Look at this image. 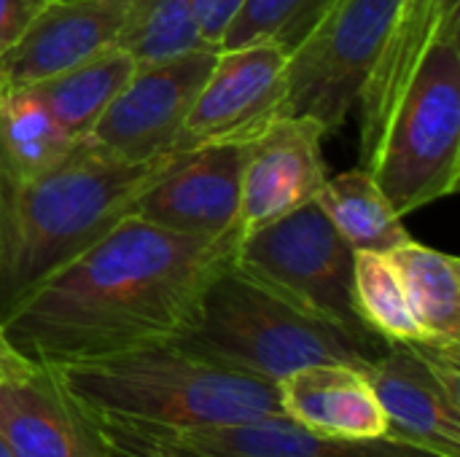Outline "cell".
Masks as SVG:
<instances>
[{"label": "cell", "mask_w": 460, "mask_h": 457, "mask_svg": "<svg viewBox=\"0 0 460 457\" xmlns=\"http://www.w3.org/2000/svg\"><path fill=\"white\" fill-rule=\"evenodd\" d=\"M240 237L197 240L127 215L38 283L5 318L11 345L62 366L181 339Z\"/></svg>", "instance_id": "cell-1"}, {"label": "cell", "mask_w": 460, "mask_h": 457, "mask_svg": "<svg viewBox=\"0 0 460 457\" xmlns=\"http://www.w3.org/2000/svg\"><path fill=\"white\" fill-rule=\"evenodd\" d=\"M358 167L404 218L460 183V0H402L358 94Z\"/></svg>", "instance_id": "cell-2"}, {"label": "cell", "mask_w": 460, "mask_h": 457, "mask_svg": "<svg viewBox=\"0 0 460 457\" xmlns=\"http://www.w3.org/2000/svg\"><path fill=\"white\" fill-rule=\"evenodd\" d=\"M54 369L100 423L113 457H156L181 431L283 415L275 382L221 366L178 339Z\"/></svg>", "instance_id": "cell-3"}, {"label": "cell", "mask_w": 460, "mask_h": 457, "mask_svg": "<svg viewBox=\"0 0 460 457\" xmlns=\"http://www.w3.org/2000/svg\"><path fill=\"white\" fill-rule=\"evenodd\" d=\"M186 151L132 162L81 137L30 183L3 189L0 321L51 272L132 215L143 191Z\"/></svg>", "instance_id": "cell-4"}, {"label": "cell", "mask_w": 460, "mask_h": 457, "mask_svg": "<svg viewBox=\"0 0 460 457\" xmlns=\"http://www.w3.org/2000/svg\"><path fill=\"white\" fill-rule=\"evenodd\" d=\"M178 342L221 366L275 385L313 364H350L369 372L388 345L375 334L350 331L291 304L234 264L208 286Z\"/></svg>", "instance_id": "cell-5"}, {"label": "cell", "mask_w": 460, "mask_h": 457, "mask_svg": "<svg viewBox=\"0 0 460 457\" xmlns=\"http://www.w3.org/2000/svg\"><path fill=\"white\" fill-rule=\"evenodd\" d=\"M232 264L291 304L350 331L372 334L353 304L356 250L342 240L318 202H307L286 218L237 240Z\"/></svg>", "instance_id": "cell-6"}, {"label": "cell", "mask_w": 460, "mask_h": 457, "mask_svg": "<svg viewBox=\"0 0 460 457\" xmlns=\"http://www.w3.org/2000/svg\"><path fill=\"white\" fill-rule=\"evenodd\" d=\"M402 0H332L288 51L280 116L315 119L334 135L358 102Z\"/></svg>", "instance_id": "cell-7"}, {"label": "cell", "mask_w": 460, "mask_h": 457, "mask_svg": "<svg viewBox=\"0 0 460 457\" xmlns=\"http://www.w3.org/2000/svg\"><path fill=\"white\" fill-rule=\"evenodd\" d=\"M367 374L388 439L460 457V345L394 342Z\"/></svg>", "instance_id": "cell-8"}, {"label": "cell", "mask_w": 460, "mask_h": 457, "mask_svg": "<svg viewBox=\"0 0 460 457\" xmlns=\"http://www.w3.org/2000/svg\"><path fill=\"white\" fill-rule=\"evenodd\" d=\"M216 57L218 48L202 46L164 62L137 65L92 127L89 140L132 162L178 151L181 129Z\"/></svg>", "instance_id": "cell-9"}, {"label": "cell", "mask_w": 460, "mask_h": 457, "mask_svg": "<svg viewBox=\"0 0 460 457\" xmlns=\"http://www.w3.org/2000/svg\"><path fill=\"white\" fill-rule=\"evenodd\" d=\"M288 51L275 40L218 48L178 137V151L205 143L248 140L280 116Z\"/></svg>", "instance_id": "cell-10"}, {"label": "cell", "mask_w": 460, "mask_h": 457, "mask_svg": "<svg viewBox=\"0 0 460 457\" xmlns=\"http://www.w3.org/2000/svg\"><path fill=\"white\" fill-rule=\"evenodd\" d=\"M323 127L307 116H275L243 140L240 240L315 202L329 170Z\"/></svg>", "instance_id": "cell-11"}, {"label": "cell", "mask_w": 460, "mask_h": 457, "mask_svg": "<svg viewBox=\"0 0 460 457\" xmlns=\"http://www.w3.org/2000/svg\"><path fill=\"white\" fill-rule=\"evenodd\" d=\"M240 180L243 140L205 143L151 183L135 202L132 215L159 229L197 237H240Z\"/></svg>", "instance_id": "cell-12"}, {"label": "cell", "mask_w": 460, "mask_h": 457, "mask_svg": "<svg viewBox=\"0 0 460 457\" xmlns=\"http://www.w3.org/2000/svg\"><path fill=\"white\" fill-rule=\"evenodd\" d=\"M129 0H51L0 54V94L32 86L116 46Z\"/></svg>", "instance_id": "cell-13"}, {"label": "cell", "mask_w": 460, "mask_h": 457, "mask_svg": "<svg viewBox=\"0 0 460 457\" xmlns=\"http://www.w3.org/2000/svg\"><path fill=\"white\" fill-rule=\"evenodd\" d=\"M0 439L13 457H113L100 423L49 364L0 382Z\"/></svg>", "instance_id": "cell-14"}, {"label": "cell", "mask_w": 460, "mask_h": 457, "mask_svg": "<svg viewBox=\"0 0 460 457\" xmlns=\"http://www.w3.org/2000/svg\"><path fill=\"white\" fill-rule=\"evenodd\" d=\"M159 450L189 457H442L404 442L380 439H332L318 436L280 417H259L237 426H213L181 431Z\"/></svg>", "instance_id": "cell-15"}, {"label": "cell", "mask_w": 460, "mask_h": 457, "mask_svg": "<svg viewBox=\"0 0 460 457\" xmlns=\"http://www.w3.org/2000/svg\"><path fill=\"white\" fill-rule=\"evenodd\" d=\"M286 420L332 439H380L385 415L369 374L350 364H313L278 382Z\"/></svg>", "instance_id": "cell-16"}, {"label": "cell", "mask_w": 460, "mask_h": 457, "mask_svg": "<svg viewBox=\"0 0 460 457\" xmlns=\"http://www.w3.org/2000/svg\"><path fill=\"white\" fill-rule=\"evenodd\" d=\"M135 67L137 62L121 46H111L78 62L75 67H67L24 89L51 110L65 132L81 140L89 137L92 127L129 81Z\"/></svg>", "instance_id": "cell-17"}, {"label": "cell", "mask_w": 460, "mask_h": 457, "mask_svg": "<svg viewBox=\"0 0 460 457\" xmlns=\"http://www.w3.org/2000/svg\"><path fill=\"white\" fill-rule=\"evenodd\" d=\"M78 140L27 89L0 94V180L13 189L57 167Z\"/></svg>", "instance_id": "cell-18"}, {"label": "cell", "mask_w": 460, "mask_h": 457, "mask_svg": "<svg viewBox=\"0 0 460 457\" xmlns=\"http://www.w3.org/2000/svg\"><path fill=\"white\" fill-rule=\"evenodd\" d=\"M315 202L353 250L391 253L412 240L380 183L361 167L326 178Z\"/></svg>", "instance_id": "cell-19"}, {"label": "cell", "mask_w": 460, "mask_h": 457, "mask_svg": "<svg viewBox=\"0 0 460 457\" xmlns=\"http://www.w3.org/2000/svg\"><path fill=\"white\" fill-rule=\"evenodd\" d=\"M429 342L460 345V261L415 240L388 253Z\"/></svg>", "instance_id": "cell-20"}, {"label": "cell", "mask_w": 460, "mask_h": 457, "mask_svg": "<svg viewBox=\"0 0 460 457\" xmlns=\"http://www.w3.org/2000/svg\"><path fill=\"white\" fill-rule=\"evenodd\" d=\"M353 304L361 323L383 342H429L410 310L402 277L388 253L356 250Z\"/></svg>", "instance_id": "cell-21"}, {"label": "cell", "mask_w": 460, "mask_h": 457, "mask_svg": "<svg viewBox=\"0 0 460 457\" xmlns=\"http://www.w3.org/2000/svg\"><path fill=\"white\" fill-rule=\"evenodd\" d=\"M116 46H121L137 65H154L208 43L197 27L194 0H129L127 22Z\"/></svg>", "instance_id": "cell-22"}, {"label": "cell", "mask_w": 460, "mask_h": 457, "mask_svg": "<svg viewBox=\"0 0 460 457\" xmlns=\"http://www.w3.org/2000/svg\"><path fill=\"white\" fill-rule=\"evenodd\" d=\"M329 3L332 0H245L234 13L221 48L275 40L286 51H294Z\"/></svg>", "instance_id": "cell-23"}, {"label": "cell", "mask_w": 460, "mask_h": 457, "mask_svg": "<svg viewBox=\"0 0 460 457\" xmlns=\"http://www.w3.org/2000/svg\"><path fill=\"white\" fill-rule=\"evenodd\" d=\"M245 0H194L197 27L208 46L221 48V40Z\"/></svg>", "instance_id": "cell-24"}, {"label": "cell", "mask_w": 460, "mask_h": 457, "mask_svg": "<svg viewBox=\"0 0 460 457\" xmlns=\"http://www.w3.org/2000/svg\"><path fill=\"white\" fill-rule=\"evenodd\" d=\"M46 3L51 0H0V54L24 32Z\"/></svg>", "instance_id": "cell-25"}, {"label": "cell", "mask_w": 460, "mask_h": 457, "mask_svg": "<svg viewBox=\"0 0 460 457\" xmlns=\"http://www.w3.org/2000/svg\"><path fill=\"white\" fill-rule=\"evenodd\" d=\"M35 361L24 358L13 345L11 339L5 337V329H3V321H0V382H13V380H22L27 374L35 372Z\"/></svg>", "instance_id": "cell-26"}, {"label": "cell", "mask_w": 460, "mask_h": 457, "mask_svg": "<svg viewBox=\"0 0 460 457\" xmlns=\"http://www.w3.org/2000/svg\"><path fill=\"white\" fill-rule=\"evenodd\" d=\"M156 457H189V455H183V453H175V450H159V455Z\"/></svg>", "instance_id": "cell-27"}, {"label": "cell", "mask_w": 460, "mask_h": 457, "mask_svg": "<svg viewBox=\"0 0 460 457\" xmlns=\"http://www.w3.org/2000/svg\"><path fill=\"white\" fill-rule=\"evenodd\" d=\"M0 457H13V453L8 450V444L3 439H0Z\"/></svg>", "instance_id": "cell-28"}, {"label": "cell", "mask_w": 460, "mask_h": 457, "mask_svg": "<svg viewBox=\"0 0 460 457\" xmlns=\"http://www.w3.org/2000/svg\"><path fill=\"white\" fill-rule=\"evenodd\" d=\"M0 229H3V180H0Z\"/></svg>", "instance_id": "cell-29"}]
</instances>
